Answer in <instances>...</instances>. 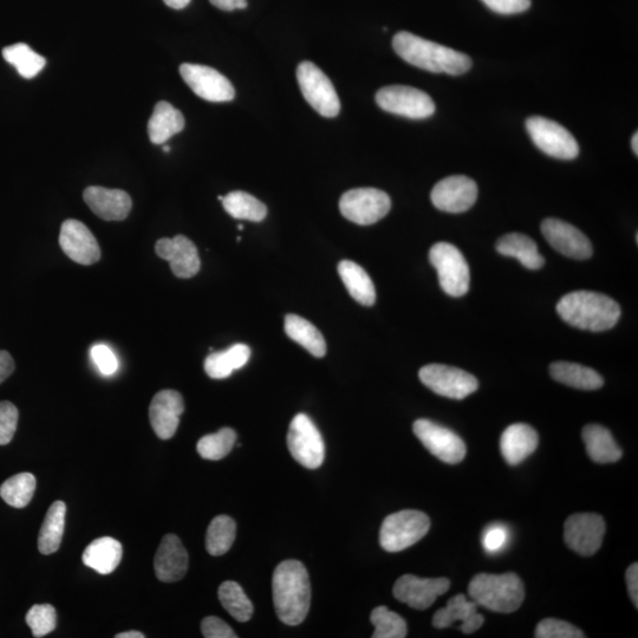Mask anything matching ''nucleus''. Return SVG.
I'll return each mask as SVG.
<instances>
[{
    "label": "nucleus",
    "instance_id": "1",
    "mask_svg": "<svg viewBox=\"0 0 638 638\" xmlns=\"http://www.w3.org/2000/svg\"><path fill=\"white\" fill-rule=\"evenodd\" d=\"M273 603L276 613L286 626H298L310 610V578L304 564L285 561L279 564L272 578Z\"/></svg>",
    "mask_w": 638,
    "mask_h": 638
},
{
    "label": "nucleus",
    "instance_id": "2",
    "mask_svg": "<svg viewBox=\"0 0 638 638\" xmlns=\"http://www.w3.org/2000/svg\"><path fill=\"white\" fill-rule=\"evenodd\" d=\"M393 48L403 61L435 74L459 76L472 67V60L466 54L407 31L394 36Z\"/></svg>",
    "mask_w": 638,
    "mask_h": 638
},
{
    "label": "nucleus",
    "instance_id": "3",
    "mask_svg": "<svg viewBox=\"0 0 638 638\" xmlns=\"http://www.w3.org/2000/svg\"><path fill=\"white\" fill-rule=\"evenodd\" d=\"M557 312L571 327L592 332L613 329L621 317V307L613 298L584 290L564 296Z\"/></svg>",
    "mask_w": 638,
    "mask_h": 638
},
{
    "label": "nucleus",
    "instance_id": "4",
    "mask_svg": "<svg viewBox=\"0 0 638 638\" xmlns=\"http://www.w3.org/2000/svg\"><path fill=\"white\" fill-rule=\"evenodd\" d=\"M468 594L472 600L494 613L511 614L520 608L525 598V588L516 574H480L473 577Z\"/></svg>",
    "mask_w": 638,
    "mask_h": 638
},
{
    "label": "nucleus",
    "instance_id": "5",
    "mask_svg": "<svg viewBox=\"0 0 638 638\" xmlns=\"http://www.w3.org/2000/svg\"><path fill=\"white\" fill-rule=\"evenodd\" d=\"M431 529L426 513L405 510L390 514L381 526L380 544L388 552H400L420 542Z\"/></svg>",
    "mask_w": 638,
    "mask_h": 638
},
{
    "label": "nucleus",
    "instance_id": "6",
    "mask_svg": "<svg viewBox=\"0 0 638 638\" xmlns=\"http://www.w3.org/2000/svg\"><path fill=\"white\" fill-rule=\"evenodd\" d=\"M429 260L438 271L441 289L452 297H461L470 290L471 273L458 247L441 242L429 251Z\"/></svg>",
    "mask_w": 638,
    "mask_h": 638
},
{
    "label": "nucleus",
    "instance_id": "7",
    "mask_svg": "<svg viewBox=\"0 0 638 638\" xmlns=\"http://www.w3.org/2000/svg\"><path fill=\"white\" fill-rule=\"evenodd\" d=\"M297 80L304 99L323 117H336L341 112L334 84L316 64L305 61L298 65Z\"/></svg>",
    "mask_w": 638,
    "mask_h": 638
},
{
    "label": "nucleus",
    "instance_id": "8",
    "mask_svg": "<svg viewBox=\"0 0 638 638\" xmlns=\"http://www.w3.org/2000/svg\"><path fill=\"white\" fill-rule=\"evenodd\" d=\"M527 133L540 151L559 160H574L579 154L578 142L568 129L542 116L526 121Z\"/></svg>",
    "mask_w": 638,
    "mask_h": 638
},
{
    "label": "nucleus",
    "instance_id": "9",
    "mask_svg": "<svg viewBox=\"0 0 638 638\" xmlns=\"http://www.w3.org/2000/svg\"><path fill=\"white\" fill-rule=\"evenodd\" d=\"M392 208V200L386 192L377 188H355L342 195L340 210L345 219L357 225H373Z\"/></svg>",
    "mask_w": 638,
    "mask_h": 638
},
{
    "label": "nucleus",
    "instance_id": "10",
    "mask_svg": "<svg viewBox=\"0 0 638 638\" xmlns=\"http://www.w3.org/2000/svg\"><path fill=\"white\" fill-rule=\"evenodd\" d=\"M376 103L384 112L412 120L428 119L435 113L432 97L420 89L407 86L384 87L377 91Z\"/></svg>",
    "mask_w": 638,
    "mask_h": 638
},
{
    "label": "nucleus",
    "instance_id": "11",
    "mask_svg": "<svg viewBox=\"0 0 638 638\" xmlns=\"http://www.w3.org/2000/svg\"><path fill=\"white\" fill-rule=\"evenodd\" d=\"M288 447L294 459L309 470L321 467L325 446L315 423L305 414H298L290 423Z\"/></svg>",
    "mask_w": 638,
    "mask_h": 638
},
{
    "label": "nucleus",
    "instance_id": "12",
    "mask_svg": "<svg viewBox=\"0 0 638 638\" xmlns=\"http://www.w3.org/2000/svg\"><path fill=\"white\" fill-rule=\"evenodd\" d=\"M419 377L432 392L453 400H464L479 388V382L473 375L444 364H428L422 367Z\"/></svg>",
    "mask_w": 638,
    "mask_h": 638
},
{
    "label": "nucleus",
    "instance_id": "13",
    "mask_svg": "<svg viewBox=\"0 0 638 638\" xmlns=\"http://www.w3.org/2000/svg\"><path fill=\"white\" fill-rule=\"evenodd\" d=\"M414 434L434 457L449 465L459 464L466 457V445L458 434L433 421L420 419L413 426Z\"/></svg>",
    "mask_w": 638,
    "mask_h": 638
},
{
    "label": "nucleus",
    "instance_id": "14",
    "mask_svg": "<svg viewBox=\"0 0 638 638\" xmlns=\"http://www.w3.org/2000/svg\"><path fill=\"white\" fill-rule=\"evenodd\" d=\"M605 520L596 513H577L566 519L564 540L578 555L594 556L601 549L605 535Z\"/></svg>",
    "mask_w": 638,
    "mask_h": 638
},
{
    "label": "nucleus",
    "instance_id": "15",
    "mask_svg": "<svg viewBox=\"0 0 638 638\" xmlns=\"http://www.w3.org/2000/svg\"><path fill=\"white\" fill-rule=\"evenodd\" d=\"M180 75L195 95L208 102H230L236 96L232 83L219 71L206 65L182 64Z\"/></svg>",
    "mask_w": 638,
    "mask_h": 638
},
{
    "label": "nucleus",
    "instance_id": "16",
    "mask_svg": "<svg viewBox=\"0 0 638 638\" xmlns=\"http://www.w3.org/2000/svg\"><path fill=\"white\" fill-rule=\"evenodd\" d=\"M431 199L442 212L464 213L477 201L478 186L465 175H452L434 186Z\"/></svg>",
    "mask_w": 638,
    "mask_h": 638
},
{
    "label": "nucleus",
    "instance_id": "17",
    "mask_svg": "<svg viewBox=\"0 0 638 638\" xmlns=\"http://www.w3.org/2000/svg\"><path fill=\"white\" fill-rule=\"evenodd\" d=\"M451 588L447 578L422 579L413 575H405L397 579L394 585V596L397 601L409 605L416 610L431 608L441 595Z\"/></svg>",
    "mask_w": 638,
    "mask_h": 638
},
{
    "label": "nucleus",
    "instance_id": "18",
    "mask_svg": "<svg viewBox=\"0 0 638 638\" xmlns=\"http://www.w3.org/2000/svg\"><path fill=\"white\" fill-rule=\"evenodd\" d=\"M60 246L73 262L93 265L101 259V249L88 227L75 219L65 220L61 226Z\"/></svg>",
    "mask_w": 638,
    "mask_h": 638
},
{
    "label": "nucleus",
    "instance_id": "19",
    "mask_svg": "<svg viewBox=\"0 0 638 638\" xmlns=\"http://www.w3.org/2000/svg\"><path fill=\"white\" fill-rule=\"evenodd\" d=\"M543 236L557 252L577 260L592 256V245L587 236L577 227L559 219H546L542 224Z\"/></svg>",
    "mask_w": 638,
    "mask_h": 638
},
{
    "label": "nucleus",
    "instance_id": "20",
    "mask_svg": "<svg viewBox=\"0 0 638 638\" xmlns=\"http://www.w3.org/2000/svg\"><path fill=\"white\" fill-rule=\"evenodd\" d=\"M155 252L169 262L175 277L188 279L198 275L200 271L197 246L185 236L160 239L155 245Z\"/></svg>",
    "mask_w": 638,
    "mask_h": 638
},
{
    "label": "nucleus",
    "instance_id": "21",
    "mask_svg": "<svg viewBox=\"0 0 638 638\" xmlns=\"http://www.w3.org/2000/svg\"><path fill=\"white\" fill-rule=\"evenodd\" d=\"M185 402L175 390H162L153 397L149 407V420L156 435L162 440L173 438L178 431Z\"/></svg>",
    "mask_w": 638,
    "mask_h": 638
},
{
    "label": "nucleus",
    "instance_id": "22",
    "mask_svg": "<svg viewBox=\"0 0 638 638\" xmlns=\"http://www.w3.org/2000/svg\"><path fill=\"white\" fill-rule=\"evenodd\" d=\"M83 199L97 217L106 221L125 220L133 206L132 198L127 192L100 186L86 188Z\"/></svg>",
    "mask_w": 638,
    "mask_h": 638
},
{
    "label": "nucleus",
    "instance_id": "23",
    "mask_svg": "<svg viewBox=\"0 0 638 638\" xmlns=\"http://www.w3.org/2000/svg\"><path fill=\"white\" fill-rule=\"evenodd\" d=\"M155 575L159 581L174 583L184 578L188 570V553L181 540L167 535L161 540L154 558Z\"/></svg>",
    "mask_w": 638,
    "mask_h": 638
},
{
    "label": "nucleus",
    "instance_id": "24",
    "mask_svg": "<svg viewBox=\"0 0 638 638\" xmlns=\"http://www.w3.org/2000/svg\"><path fill=\"white\" fill-rule=\"evenodd\" d=\"M478 604L468 602L466 596L457 595L448 601L445 609L436 611L433 617V626L438 629H445L455 626L461 622L459 629L464 634H473L483 627L485 622L483 615L477 611Z\"/></svg>",
    "mask_w": 638,
    "mask_h": 638
},
{
    "label": "nucleus",
    "instance_id": "25",
    "mask_svg": "<svg viewBox=\"0 0 638 638\" xmlns=\"http://www.w3.org/2000/svg\"><path fill=\"white\" fill-rule=\"evenodd\" d=\"M539 444L538 434L525 423H514L505 429L500 439V451L509 465H519L536 451Z\"/></svg>",
    "mask_w": 638,
    "mask_h": 638
},
{
    "label": "nucleus",
    "instance_id": "26",
    "mask_svg": "<svg viewBox=\"0 0 638 638\" xmlns=\"http://www.w3.org/2000/svg\"><path fill=\"white\" fill-rule=\"evenodd\" d=\"M123 556L122 544L112 537H102L88 545L83 553V563L88 568L109 575L120 565Z\"/></svg>",
    "mask_w": 638,
    "mask_h": 638
},
{
    "label": "nucleus",
    "instance_id": "27",
    "mask_svg": "<svg viewBox=\"0 0 638 638\" xmlns=\"http://www.w3.org/2000/svg\"><path fill=\"white\" fill-rule=\"evenodd\" d=\"M185 128V117L171 103H156L153 115L148 122V135L154 145H164L173 135Z\"/></svg>",
    "mask_w": 638,
    "mask_h": 638
},
{
    "label": "nucleus",
    "instance_id": "28",
    "mask_svg": "<svg viewBox=\"0 0 638 638\" xmlns=\"http://www.w3.org/2000/svg\"><path fill=\"white\" fill-rule=\"evenodd\" d=\"M496 249L500 255L518 259L529 270L542 269L545 264L535 240L522 233H510L501 237Z\"/></svg>",
    "mask_w": 638,
    "mask_h": 638
},
{
    "label": "nucleus",
    "instance_id": "29",
    "mask_svg": "<svg viewBox=\"0 0 638 638\" xmlns=\"http://www.w3.org/2000/svg\"><path fill=\"white\" fill-rule=\"evenodd\" d=\"M583 440L589 457L597 464H611L622 458V449L617 445L613 435L603 426H585Z\"/></svg>",
    "mask_w": 638,
    "mask_h": 638
},
{
    "label": "nucleus",
    "instance_id": "30",
    "mask_svg": "<svg viewBox=\"0 0 638 638\" xmlns=\"http://www.w3.org/2000/svg\"><path fill=\"white\" fill-rule=\"evenodd\" d=\"M338 273L351 297L364 307H371L376 302V290L368 273L360 265L351 260H342L338 264Z\"/></svg>",
    "mask_w": 638,
    "mask_h": 638
},
{
    "label": "nucleus",
    "instance_id": "31",
    "mask_svg": "<svg viewBox=\"0 0 638 638\" xmlns=\"http://www.w3.org/2000/svg\"><path fill=\"white\" fill-rule=\"evenodd\" d=\"M553 380L581 390H596L603 387V377L596 370L571 362H556L550 367Z\"/></svg>",
    "mask_w": 638,
    "mask_h": 638
},
{
    "label": "nucleus",
    "instance_id": "32",
    "mask_svg": "<svg viewBox=\"0 0 638 638\" xmlns=\"http://www.w3.org/2000/svg\"><path fill=\"white\" fill-rule=\"evenodd\" d=\"M251 357V349L245 344H234L231 348L213 353L206 358L205 371L211 379L223 380L233 371L242 369Z\"/></svg>",
    "mask_w": 638,
    "mask_h": 638
},
{
    "label": "nucleus",
    "instance_id": "33",
    "mask_svg": "<svg viewBox=\"0 0 638 638\" xmlns=\"http://www.w3.org/2000/svg\"><path fill=\"white\" fill-rule=\"evenodd\" d=\"M65 514H67V505L63 501H55L50 506L38 537V550L42 555H52L60 549L64 535Z\"/></svg>",
    "mask_w": 638,
    "mask_h": 638
},
{
    "label": "nucleus",
    "instance_id": "34",
    "mask_svg": "<svg viewBox=\"0 0 638 638\" xmlns=\"http://www.w3.org/2000/svg\"><path fill=\"white\" fill-rule=\"evenodd\" d=\"M285 332L292 341L302 345L311 355L323 357L327 354V343L314 324L303 317L288 315L285 317Z\"/></svg>",
    "mask_w": 638,
    "mask_h": 638
},
{
    "label": "nucleus",
    "instance_id": "35",
    "mask_svg": "<svg viewBox=\"0 0 638 638\" xmlns=\"http://www.w3.org/2000/svg\"><path fill=\"white\" fill-rule=\"evenodd\" d=\"M223 206L232 218L255 221V223L263 221L268 214V208L262 201L242 191L227 194L223 199Z\"/></svg>",
    "mask_w": 638,
    "mask_h": 638
},
{
    "label": "nucleus",
    "instance_id": "36",
    "mask_svg": "<svg viewBox=\"0 0 638 638\" xmlns=\"http://www.w3.org/2000/svg\"><path fill=\"white\" fill-rule=\"evenodd\" d=\"M36 491V478L34 474L24 472L13 475L0 486V497L6 504L15 509H24L30 504Z\"/></svg>",
    "mask_w": 638,
    "mask_h": 638
},
{
    "label": "nucleus",
    "instance_id": "37",
    "mask_svg": "<svg viewBox=\"0 0 638 638\" xmlns=\"http://www.w3.org/2000/svg\"><path fill=\"white\" fill-rule=\"evenodd\" d=\"M3 57L6 62L17 69L18 74L26 78V80H31V78L41 73L45 64H47L43 56L38 55L37 52L25 43H17L5 48L3 50Z\"/></svg>",
    "mask_w": 638,
    "mask_h": 638
},
{
    "label": "nucleus",
    "instance_id": "38",
    "mask_svg": "<svg viewBox=\"0 0 638 638\" xmlns=\"http://www.w3.org/2000/svg\"><path fill=\"white\" fill-rule=\"evenodd\" d=\"M237 525L230 517L219 516L212 520L206 533V549L211 556L225 555L236 539Z\"/></svg>",
    "mask_w": 638,
    "mask_h": 638
},
{
    "label": "nucleus",
    "instance_id": "39",
    "mask_svg": "<svg viewBox=\"0 0 638 638\" xmlns=\"http://www.w3.org/2000/svg\"><path fill=\"white\" fill-rule=\"evenodd\" d=\"M219 601L234 620L247 622L253 615V604L245 595L242 587L236 582L227 581L220 585Z\"/></svg>",
    "mask_w": 638,
    "mask_h": 638
},
{
    "label": "nucleus",
    "instance_id": "40",
    "mask_svg": "<svg viewBox=\"0 0 638 638\" xmlns=\"http://www.w3.org/2000/svg\"><path fill=\"white\" fill-rule=\"evenodd\" d=\"M236 441L237 433L232 428H223L218 433L201 438L197 445V451L203 459L218 461L229 455Z\"/></svg>",
    "mask_w": 638,
    "mask_h": 638
},
{
    "label": "nucleus",
    "instance_id": "41",
    "mask_svg": "<svg viewBox=\"0 0 638 638\" xmlns=\"http://www.w3.org/2000/svg\"><path fill=\"white\" fill-rule=\"evenodd\" d=\"M370 622L375 627L373 638H405L407 623L403 618L387 607H377L370 615Z\"/></svg>",
    "mask_w": 638,
    "mask_h": 638
},
{
    "label": "nucleus",
    "instance_id": "42",
    "mask_svg": "<svg viewBox=\"0 0 638 638\" xmlns=\"http://www.w3.org/2000/svg\"><path fill=\"white\" fill-rule=\"evenodd\" d=\"M25 622L30 627L32 636L44 637L55 630L57 613L50 604H36L26 614Z\"/></svg>",
    "mask_w": 638,
    "mask_h": 638
},
{
    "label": "nucleus",
    "instance_id": "43",
    "mask_svg": "<svg viewBox=\"0 0 638 638\" xmlns=\"http://www.w3.org/2000/svg\"><path fill=\"white\" fill-rule=\"evenodd\" d=\"M537 638H584L582 630H579L571 623L548 618L540 622L536 628Z\"/></svg>",
    "mask_w": 638,
    "mask_h": 638
},
{
    "label": "nucleus",
    "instance_id": "44",
    "mask_svg": "<svg viewBox=\"0 0 638 638\" xmlns=\"http://www.w3.org/2000/svg\"><path fill=\"white\" fill-rule=\"evenodd\" d=\"M18 409L9 401L0 402V446L10 444L17 431Z\"/></svg>",
    "mask_w": 638,
    "mask_h": 638
},
{
    "label": "nucleus",
    "instance_id": "45",
    "mask_svg": "<svg viewBox=\"0 0 638 638\" xmlns=\"http://www.w3.org/2000/svg\"><path fill=\"white\" fill-rule=\"evenodd\" d=\"M91 358H93L96 367L99 368L101 373L106 376H110L116 373L119 368V362L113 353V350L108 348L104 344H96L90 350Z\"/></svg>",
    "mask_w": 638,
    "mask_h": 638
},
{
    "label": "nucleus",
    "instance_id": "46",
    "mask_svg": "<svg viewBox=\"0 0 638 638\" xmlns=\"http://www.w3.org/2000/svg\"><path fill=\"white\" fill-rule=\"evenodd\" d=\"M201 633L206 638H237V634L229 624L216 616H210L204 618L201 622Z\"/></svg>",
    "mask_w": 638,
    "mask_h": 638
},
{
    "label": "nucleus",
    "instance_id": "47",
    "mask_svg": "<svg viewBox=\"0 0 638 638\" xmlns=\"http://www.w3.org/2000/svg\"><path fill=\"white\" fill-rule=\"evenodd\" d=\"M488 9L499 15H516L530 9L531 0H481Z\"/></svg>",
    "mask_w": 638,
    "mask_h": 638
},
{
    "label": "nucleus",
    "instance_id": "48",
    "mask_svg": "<svg viewBox=\"0 0 638 638\" xmlns=\"http://www.w3.org/2000/svg\"><path fill=\"white\" fill-rule=\"evenodd\" d=\"M509 540V531L504 526L494 525L487 529L483 537L484 549L490 553L499 552Z\"/></svg>",
    "mask_w": 638,
    "mask_h": 638
},
{
    "label": "nucleus",
    "instance_id": "49",
    "mask_svg": "<svg viewBox=\"0 0 638 638\" xmlns=\"http://www.w3.org/2000/svg\"><path fill=\"white\" fill-rule=\"evenodd\" d=\"M628 591L635 608H638V564L634 563L627 570Z\"/></svg>",
    "mask_w": 638,
    "mask_h": 638
},
{
    "label": "nucleus",
    "instance_id": "50",
    "mask_svg": "<svg viewBox=\"0 0 638 638\" xmlns=\"http://www.w3.org/2000/svg\"><path fill=\"white\" fill-rule=\"evenodd\" d=\"M15 371V361L8 351L0 350V383H3Z\"/></svg>",
    "mask_w": 638,
    "mask_h": 638
},
{
    "label": "nucleus",
    "instance_id": "51",
    "mask_svg": "<svg viewBox=\"0 0 638 638\" xmlns=\"http://www.w3.org/2000/svg\"><path fill=\"white\" fill-rule=\"evenodd\" d=\"M213 6L223 11L244 10L247 0H210Z\"/></svg>",
    "mask_w": 638,
    "mask_h": 638
},
{
    "label": "nucleus",
    "instance_id": "52",
    "mask_svg": "<svg viewBox=\"0 0 638 638\" xmlns=\"http://www.w3.org/2000/svg\"><path fill=\"white\" fill-rule=\"evenodd\" d=\"M164 2L169 8L181 10L185 9L191 3V0H164Z\"/></svg>",
    "mask_w": 638,
    "mask_h": 638
},
{
    "label": "nucleus",
    "instance_id": "53",
    "mask_svg": "<svg viewBox=\"0 0 638 638\" xmlns=\"http://www.w3.org/2000/svg\"><path fill=\"white\" fill-rule=\"evenodd\" d=\"M116 638H145V634L140 631H126V633L117 634Z\"/></svg>",
    "mask_w": 638,
    "mask_h": 638
},
{
    "label": "nucleus",
    "instance_id": "54",
    "mask_svg": "<svg viewBox=\"0 0 638 638\" xmlns=\"http://www.w3.org/2000/svg\"><path fill=\"white\" fill-rule=\"evenodd\" d=\"M638 135L637 133L634 134L633 136V140H631V147H633V152L637 155L638 154Z\"/></svg>",
    "mask_w": 638,
    "mask_h": 638
},
{
    "label": "nucleus",
    "instance_id": "55",
    "mask_svg": "<svg viewBox=\"0 0 638 638\" xmlns=\"http://www.w3.org/2000/svg\"><path fill=\"white\" fill-rule=\"evenodd\" d=\"M164 152H166V153L171 152V148H169L168 146L164 147Z\"/></svg>",
    "mask_w": 638,
    "mask_h": 638
},
{
    "label": "nucleus",
    "instance_id": "56",
    "mask_svg": "<svg viewBox=\"0 0 638 638\" xmlns=\"http://www.w3.org/2000/svg\"><path fill=\"white\" fill-rule=\"evenodd\" d=\"M238 229H239L240 231H242V230L244 229V226H243V225H239V226H238Z\"/></svg>",
    "mask_w": 638,
    "mask_h": 638
},
{
    "label": "nucleus",
    "instance_id": "57",
    "mask_svg": "<svg viewBox=\"0 0 638 638\" xmlns=\"http://www.w3.org/2000/svg\"><path fill=\"white\" fill-rule=\"evenodd\" d=\"M218 199H219L220 201H223L224 197H221V195H220V197H218Z\"/></svg>",
    "mask_w": 638,
    "mask_h": 638
}]
</instances>
